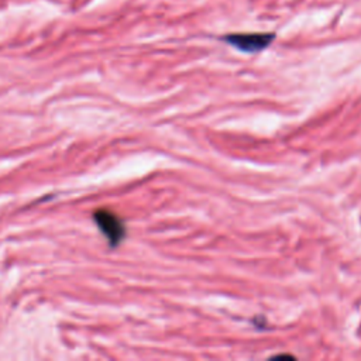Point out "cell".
<instances>
[{
  "label": "cell",
  "mask_w": 361,
  "mask_h": 361,
  "mask_svg": "<svg viewBox=\"0 0 361 361\" xmlns=\"http://www.w3.org/2000/svg\"><path fill=\"white\" fill-rule=\"evenodd\" d=\"M275 35L271 32H248V34H230L224 41L243 52H258L265 49Z\"/></svg>",
  "instance_id": "cell-1"
},
{
  "label": "cell",
  "mask_w": 361,
  "mask_h": 361,
  "mask_svg": "<svg viewBox=\"0 0 361 361\" xmlns=\"http://www.w3.org/2000/svg\"><path fill=\"white\" fill-rule=\"evenodd\" d=\"M94 220L99 224V228L106 234L111 245L118 244L126 235V227L114 213L107 210H97L94 213Z\"/></svg>",
  "instance_id": "cell-2"
}]
</instances>
